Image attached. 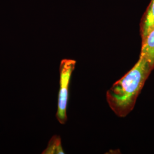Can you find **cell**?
<instances>
[{"label":"cell","instance_id":"cell-1","mask_svg":"<svg viewBox=\"0 0 154 154\" xmlns=\"http://www.w3.org/2000/svg\"><path fill=\"white\" fill-rule=\"evenodd\" d=\"M153 69L142 57L106 92V100L116 116L125 117L134 109L138 95Z\"/></svg>","mask_w":154,"mask_h":154},{"label":"cell","instance_id":"cell-2","mask_svg":"<svg viewBox=\"0 0 154 154\" xmlns=\"http://www.w3.org/2000/svg\"><path fill=\"white\" fill-rule=\"evenodd\" d=\"M75 65V60L64 59L61 61L60 66V90L56 117L61 125H65L67 120L66 111L69 98V87Z\"/></svg>","mask_w":154,"mask_h":154},{"label":"cell","instance_id":"cell-3","mask_svg":"<svg viewBox=\"0 0 154 154\" xmlns=\"http://www.w3.org/2000/svg\"><path fill=\"white\" fill-rule=\"evenodd\" d=\"M142 48L139 57H142L154 68V29L142 39Z\"/></svg>","mask_w":154,"mask_h":154},{"label":"cell","instance_id":"cell-4","mask_svg":"<svg viewBox=\"0 0 154 154\" xmlns=\"http://www.w3.org/2000/svg\"><path fill=\"white\" fill-rule=\"evenodd\" d=\"M154 29V1L151 0L140 25V33L142 39L145 38Z\"/></svg>","mask_w":154,"mask_h":154},{"label":"cell","instance_id":"cell-5","mask_svg":"<svg viewBox=\"0 0 154 154\" xmlns=\"http://www.w3.org/2000/svg\"><path fill=\"white\" fill-rule=\"evenodd\" d=\"M42 154H64L61 137L58 135H54L50 139L46 149L42 152Z\"/></svg>","mask_w":154,"mask_h":154},{"label":"cell","instance_id":"cell-6","mask_svg":"<svg viewBox=\"0 0 154 154\" xmlns=\"http://www.w3.org/2000/svg\"><path fill=\"white\" fill-rule=\"evenodd\" d=\"M153 1H154V0H153Z\"/></svg>","mask_w":154,"mask_h":154}]
</instances>
